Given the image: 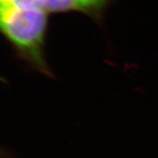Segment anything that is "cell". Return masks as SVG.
I'll return each instance as SVG.
<instances>
[{
  "instance_id": "1",
  "label": "cell",
  "mask_w": 158,
  "mask_h": 158,
  "mask_svg": "<svg viewBox=\"0 0 158 158\" xmlns=\"http://www.w3.org/2000/svg\"><path fill=\"white\" fill-rule=\"evenodd\" d=\"M2 34L18 54L41 73L50 76L44 56L48 13L37 6H1Z\"/></svg>"
},
{
  "instance_id": "2",
  "label": "cell",
  "mask_w": 158,
  "mask_h": 158,
  "mask_svg": "<svg viewBox=\"0 0 158 158\" xmlns=\"http://www.w3.org/2000/svg\"><path fill=\"white\" fill-rule=\"evenodd\" d=\"M113 0H36L37 5L47 13L77 11L95 19L102 18L103 11Z\"/></svg>"
},
{
  "instance_id": "3",
  "label": "cell",
  "mask_w": 158,
  "mask_h": 158,
  "mask_svg": "<svg viewBox=\"0 0 158 158\" xmlns=\"http://www.w3.org/2000/svg\"><path fill=\"white\" fill-rule=\"evenodd\" d=\"M7 5L32 6V5H37V2L36 0H1V6H7Z\"/></svg>"
}]
</instances>
